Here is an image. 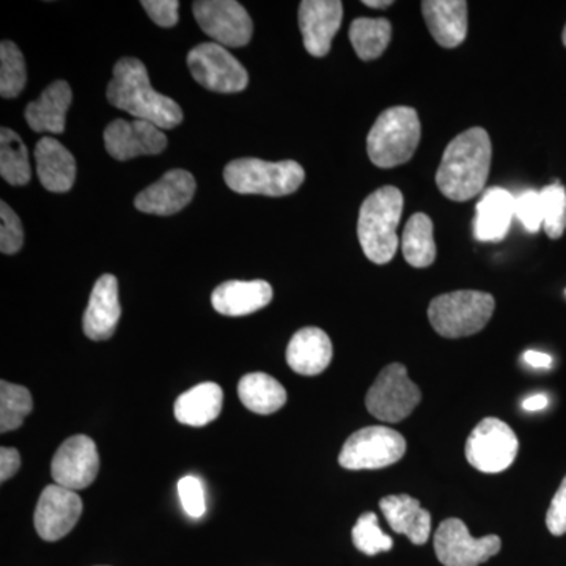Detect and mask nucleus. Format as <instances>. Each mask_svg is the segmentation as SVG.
<instances>
[{"label":"nucleus","instance_id":"obj_44","mask_svg":"<svg viewBox=\"0 0 566 566\" xmlns=\"http://www.w3.org/2000/svg\"><path fill=\"white\" fill-rule=\"evenodd\" d=\"M562 40H564V44L566 46V25H565V29H564V35H562Z\"/></svg>","mask_w":566,"mask_h":566},{"label":"nucleus","instance_id":"obj_31","mask_svg":"<svg viewBox=\"0 0 566 566\" xmlns=\"http://www.w3.org/2000/svg\"><path fill=\"white\" fill-rule=\"evenodd\" d=\"M33 409L32 395L25 387L0 382V431L18 430Z\"/></svg>","mask_w":566,"mask_h":566},{"label":"nucleus","instance_id":"obj_17","mask_svg":"<svg viewBox=\"0 0 566 566\" xmlns=\"http://www.w3.org/2000/svg\"><path fill=\"white\" fill-rule=\"evenodd\" d=\"M196 189V178L188 170L174 169L144 189L134 205L147 214L170 216L191 203Z\"/></svg>","mask_w":566,"mask_h":566},{"label":"nucleus","instance_id":"obj_26","mask_svg":"<svg viewBox=\"0 0 566 566\" xmlns=\"http://www.w3.org/2000/svg\"><path fill=\"white\" fill-rule=\"evenodd\" d=\"M223 405L221 386L202 382L181 394L174 406L175 419L189 427H205L218 419Z\"/></svg>","mask_w":566,"mask_h":566},{"label":"nucleus","instance_id":"obj_34","mask_svg":"<svg viewBox=\"0 0 566 566\" xmlns=\"http://www.w3.org/2000/svg\"><path fill=\"white\" fill-rule=\"evenodd\" d=\"M353 543L360 553L367 556H376L379 553H387L392 549L394 542L389 535L379 527L378 516L368 512L357 520L353 528Z\"/></svg>","mask_w":566,"mask_h":566},{"label":"nucleus","instance_id":"obj_15","mask_svg":"<svg viewBox=\"0 0 566 566\" xmlns=\"http://www.w3.org/2000/svg\"><path fill=\"white\" fill-rule=\"evenodd\" d=\"M104 145L112 158L129 161L137 156L159 155L166 150L167 137L150 122L117 118L104 129Z\"/></svg>","mask_w":566,"mask_h":566},{"label":"nucleus","instance_id":"obj_20","mask_svg":"<svg viewBox=\"0 0 566 566\" xmlns=\"http://www.w3.org/2000/svg\"><path fill=\"white\" fill-rule=\"evenodd\" d=\"M422 13L433 39L442 48L460 46L468 35V2L464 0H424Z\"/></svg>","mask_w":566,"mask_h":566},{"label":"nucleus","instance_id":"obj_10","mask_svg":"<svg viewBox=\"0 0 566 566\" xmlns=\"http://www.w3.org/2000/svg\"><path fill=\"white\" fill-rule=\"evenodd\" d=\"M193 80L216 93H240L249 85L244 66L218 43H202L188 54Z\"/></svg>","mask_w":566,"mask_h":566},{"label":"nucleus","instance_id":"obj_5","mask_svg":"<svg viewBox=\"0 0 566 566\" xmlns=\"http://www.w3.org/2000/svg\"><path fill=\"white\" fill-rule=\"evenodd\" d=\"M494 307L491 294L463 290L434 297L428 307V318L436 333L442 337H469L486 326L494 314Z\"/></svg>","mask_w":566,"mask_h":566},{"label":"nucleus","instance_id":"obj_41","mask_svg":"<svg viewBox=\"0 0 566 566\" xmlns=\"http://www.w3.org/2000/svg\"><path fill=\"white\" fill-rule=\"evenodd\" d=\"M524 360L534 368L553 367V357L549 354L534 352V349H528V352L524 353Z\"/></svg>","mask_w":566,"mask_h":566},{"label":"nucleus","instance_id":"obj_37","mask_svg":"<svg viewBox=\"0 0 566 566\" xmlns=\"http://www.w3.org/2000/svg\"><path fill=\"white\" fill-rule=\"evenodd\" d=\"M178 494L182 509L189 516L202 517L207 512V502H205V491L202 482L197 476L188 475L178 482Z\"/></svg>","mask_w":566,"mask_h":566},{"label":"nucleus","instance_id":"obj_3","mask_svg":"<svg viewBox=\"0 0 566 566\" xmlns=\"http://www.w3.org/2000/svg\"><path fill=\"white\" fill-rule=\"evenodd\" d=\"M403 205V193L395 186L379 188L364 200L357 221V238L370 262L386 264L397 253V229Z\"/></svg>","mask_w":566,"mask_h":566},{"label":"nucleus","instance_id":"obj_27","mask_svg":"<svg viewBox=\"0 0 566 566\" xmlns=\"http://www.w3.org/2000/svg\"><path fill=\"white\" fill-rule=\"evenodd\" d=\"M238 395L241 403L255 415H274L286 403L285 387L262 371L243 376L238 385Z\"/></svg>","mask_w":566,"mask_h":566},{"label":"nucleus","instance_id":"obj_8","mask_svg":"<svg viewBox=\"0 0 566 566\" xmlns=\"http://www.w3.org/2000/svg\"><path fill=\"white\" fill-rule=\"evenodd\" d=\"M406 453V441L398 431L387 427H367L349 436L338 463L348 471L382 469L400 461Z\"/></svg>","mask_w":566,"mask_h":566},{"label":"nucleus","instance_id":"obj_13","mask_svg":"<svg viewBox=\"0 0 566 566\" xmlns=\"http://www.w3.org/2000/svg\"><path fill=\"white\" fill-rule=\"evenodd\" d=\"M51 471L55 485L66 490L81 491L91 486L99 472L95 442L88 436H71L55 452Z\"/></svg>","mask_w":566,"mask_h":566},{"label":"nucleus","instance_id":"obj_4","mask_svg":"<svg viewBox=\"0 0 566 566\" xmlns=\"http://www.w3.org/2000/svg\"><path fill=\"white\" fill-rule=\"evenodd\" d=\"M422 128L412 107H390L379 115L368 133V158L379 169H392L408 163L419 147Z\"/></svg>","mask_w":566,"mask_h":566},{"label":"nucleus","instance_id":"obj_1","mask_svg":"<svg viewBox=\"0 0 566 566\" xmlns=\"http://www.w3.org/2000/svg\"><path fill=\"white\" fill-rule=\"evenodd\" d=\"M107 102L132 114L136 120L150 122L161 129H174L182 122L180 104L151 87L144 63L120 59L107 85Z\"/></svg>","mask_w":566,"mask_h":566},{"label":"nucleus","instance_id":"obj_23","mask_svg":"<svg viewBox=\"0 0 566 566\" xmlns=\"http://www.w3.org/2000/svg\"><path fill=\"white\" fill-rule=\"evenodd\" d=\"M36 174L41 186L51 192H69L76 180L73 155L52 137H43L35 147Z\"/></svg>","mask_w":566,"mask_h":566},{"label":"nucleus","instance_id":"obj_42","mask_svg":"<svg viewBox=\"0 0 566 566\" xmlns=\"http://www.w3.org/2000/svg\"><path fill=\"white\" fill-rule=\"evenodd\" d=\"M549 405V400H547L546 395H532L528 397L526 401L523 403V408L528 412L542 411L546 406Z\"/></svg>","mask_w":566,"mask_h":566},{"label":"nucleus","instance_id":"obj_11","mask_svg":"<svg viewBox=\"0 0 566 566\" xmlns=\"http://www.w3.org/2000/svg\"><path fill=\"white\" fill-rule=\"evenodd\" d=\"M497 535L474 538L461 520L450 517L439 524L434 535V551L444 566H479L501 551Z\"/></svg>","mask_w":566,"mask_h":566},{"label":"nucleus","instance_id":"obj_36","mask_svg":"<svg viewBox=\"0 0 566 566\" xmlns=\"http://www.w3.org/2000/svg\"><path fill=\"white\" fill-rule=\"evenodd\" d=\"M515 216L527 232H538L543 227V203L539 192L524 191L515 197Z\"/></svg>","mask_w":566,"mask_h":566},{"label":"nucleus","instance_id":"obj_35","mask_svg":"<svg viewBox=\"0 0 566 566\" xmlns=\"http://www.w3.org/2000/svg\"><path fill=\"white\" fill-rule=\"evenodd\" d=\"M24 244L21 219L9 205L0 202V251L6 255L20 252Z\"/></svg>","mask_w":566,"mask_h":566},{"label":"nucleus","instance_id":"obj_25","mask_svg":"<svg viewBox=\"0 0 566 566\" xmlns=\"http://www.w3.org/2000/svg\"><path fill=\"white\" fill-rule=\"evenodd\" d=\"M73 102L69 82L55 81L44 88L36 102L25 109V120L35 133L62 134L65 132L66 112Z\"/></svg>","mask_w":566,"mask_h":566},{"label":"nucleus","instance_id":"obj_30","mask_svg":"<svg viewBox=\"0 0 566 566\" xmlns=\"http://www.w3.org/2000/svg\"><path fill=\"white\" fill-rule=\"evenodd\" d=\"M0 175L11 186H25L32 178L24 142L13 129H0Z\"/></svg>","mask_w":566,"mask_h":566},{"label":"nucleus","instance_id":"obj_2","mask_svg":"<svg viewBox=\"0 0 566 566\" xmlns=\"http://www.w3.org/2000/svg\"><path fill=\"white\" fill-rule=\"evenodd\" d=\"M493 147L483 128L461 133L447 145L436 185L447 199L465 202L485 189Z\"/></svg>","mask_w":566,"mask_h":566},{"label":"nucleus","instance_id":"obj_9","mask_svg":"<svg viewBox=\"0 0 566 566\" xmlns=\"http://www.w3.org/2000/svg\"><path fill=\"white\" fill-rule=\"evenodd\" d=\"M520 449L515 431L502 420H482L465 442L469 464L483 474H499L513 464Z\"/></svg>","mask_w":566,"mask_h":566},{"label":"nucleus","instance_id":"obj_7","mask_svg":"<svg viewBox=\"0 0 566 566\" xmlns=\"http://www.w3.org/2000/svg\"><path fill=\"white\" fill-rule=\"evenodd\" d=\"M422 400L419 387L409 379L403 364L387 365L368 390L365 405L381 422L397 423L411 416Z\"/></svg>","mask_w":566,"mask_h":566},{"label":"nucleus","instance_id":"obj_40","mask_svg":"<svg viewBox=\"0 0 566 566\" xmlns=\"http://www.w3.org/2000/svg\"><path fill=\"white\" fill-rule=\"evenodd\" d=\"M20 468V453L11 449V447H2V450H0V480L7 482V480H10L11 476L17 474Z\"/></svg>","mask_w":566,"mask_h":566},{"label":"nucleus","instance_id":"obj_43","mask_svg":"<svg viewBox=\"0 0 566 566\" xmlns=\"http://www.w3.org/2000/svg\"><path fill=\"white\" fill-rule=\"evenodd\" d=\"M392 3V0H364V6L371 7V9H387Z\"/></svg>","mask_w":566,"mask_h":566},{"label":"nucleus","instance_id":"obj_12","mask_svg":"<svg viewBox=\"0 0 566 566\" xmlns=\"http://www.w3.org/2000/svg\"><path fill=\"white\" fill-rule=\"evenodd\" d=\"M192 11L202 31L223 48L245 46L252 39L251 17L237 0H197Z\"/></svg>","mask_w":566,"mask_h":566},{"label":"nucleus","instance_id":"obj_14","mask_svg":"<svg viewBox=\"0 0 566 566\" xmlns=\"http://www.w3.org/2000/svg\"><path fill=\"white\" fill-rule=\"evenodd\" d=\"M84 504L76 491L66 490L61 485L44 488L36 504V532L44 542H57L70 534L82 515Z\"/></svg>","mask_w":566,"mask_h":566},{"label":"nucleus","instance_id":"obj_39","mask_svg":"<svg viewBox=\"0 0 566 566\" xmlns=\"http://www.w3.org/2000/svg\"><path fill=\"white\" fill-rule=\"evenodd\" d=\"M546 526L554 536L566 534V476L547 510Z\"/></svg>","mask_w":566,"mask_h":566},{"label":"nucleus","instance_id":"obj_21","mask_svg":"<svg viewBox=\"0 0 566 566\" xmlns=\"http://www.w3.org/2000/svg\"><path fill=\"white\" fill-rule=\"evenodd\" d=\"M333 344L318 327L297 331L286 348V363L296 374L315 376L323 374L333 360Z\"/></svg>","mask_w":566,"mask_h":566},{"label":"nucleus","instance_id":"obj_19","mask_svg":"<svg viewBox=\"0 0 566 566\" xmlns=\"http://www.w3.org/2000/svg\"><path fill=\"white\" fill-rule=\"evenodd\" d=\"M273 294V286L266 281H229L212 292L211 304L221 315L244 316L266 307Z\"/></svg>","mask_w":566,"mask_h":566},{"label":"nucleus","instance_id":"obj_6","mask_svg":"<svg viewBox=\"0 0 566 566\" xmlns=\"http://www.w3.org/2000/svg\"><path fill=\"white\" fill-rule=\"evenodd\" d=\"M305 178L303 166L296 161L270 163L256 158H241L223 170V180L238 193L259 196H290L301 188Z\"/></svg>","mask_w":566,"mask_h":566},{"label":"nucleus","instance_id":"obj_22","mask_svg":"<svg viewBox=\"0 0 566 566\" xmlns=\"http://www.w3.org/2000/svg\"><path fill=\"white\" fill-rule=\"evenodd\" d=\"M515 218V197L504 188H490L476 205L474 234L482 243L504 240Z\"/></svg>","mask_w":566,"mask_h":566},{"label":"nucleus","instance_id":"obj_28","mask_svg":"<svg viewBox=\"0 0 566 566\" xmlns=\"http://www.w3.org/2000/svg\"><path fill=\"white\" fill-rule=\"evenodd\" d=\"M401 249L406 262L412 268H428L434 263L436 249L433 237V221L423 212H416L406 223Z\"/></svg>","mask_w":566,"mask_h":566},{"label":"nucleus","instance_id":"obj_33","mask_svg":"<svg viewBox=\"0 0 566 566\" xmlns=\"http://www.w3.org/2000/svg\"><path fill=\"white\" fill-rule=\"evenodd\" d=\"M543 227L551 240L564 237L566 230V189L560 182L546 186L542 192Z\"/></svg>","mask_w":566,"mask_h":566},{"label":"nucleus","instance_id":"obj_16","mask_svg":"<svg viewBox=\"0 0 566 566\" xmlns=\"http://www.w3.org/2000/svg\"><path fill=\"white\" fill-rule=\"evenodd\" d=\"M344 20L340 0H304L300 6V28L305 51L314 57H324L331 51L334 36Z\"/></svg>","mask_w":566,"mask_h":566},{"label":"nucleus","instance_id":"obj_24","mask_svg":"<svg viewBox=\"0 0 566 566\" xmlns=\"http://www.w3.org/2000/svg\"><path fill=\"white\" fill-rule=\"evenodd\" d=\"M389 526L397 534L406 535L411 543L424 545L431 534V515L411 495H387L379 502Z\"/></svg>","mask_w":566,"mask_h":566},{"label":"nucleus","instance_id":"obj_29","mask_svg":"<svg viewBox=\"0 0 566 566\" xmlns=\"http://www.w3.org/2000/svg\"><path fill=\"white\" fill-rule=\"evenodd\" d=\"M392 39V24L385 18H357L349 28V40L357 57L375 61L381 57Z\"/></svg>","mask_w":566,"mask_h":566},{"label":"nucleus","instance_id":"obj_38","mask_svg":"<svg viewBox=\"0 0 566 566\" xmlns=\"http://www.w3.org/2000/svg\"><path fill=\"white\" fill-rule=\"evenodd\" d=\"M142 7L147 11L155 24L161 28H174L178 22V0H144Z\"/></svg>","mask_w":566,"mask_h":566},{"label":"nucleus","instance_id":"obj_18","mask_svg":"<svg viewBox=\"0 0 566 566\" xmlns=\"http://www.w3.org/2000/svg\"><path fill=\"white\" fill-rule=\"evenodd\" d=\"M122 307L118 300V281L115 275L104 274L93 286L82 326L91 340L111 338L120 322Z\"/></svg>","mask_w":566,"mask_h":566},{"label":"nucleus","instance_id":"obj_32","mask_svg":"<svg viewBox=\"0 0 566 566\" xmlns=\"http://www.w3.org/2000/svg\"><path fill=\"white\" fill-rule=\"evenodd\" d=\"M28 82L24 55L13 41L0 44V95L17 98Z\"/></svg>","mask_w":566,"mask_h":566}]
</instances>
